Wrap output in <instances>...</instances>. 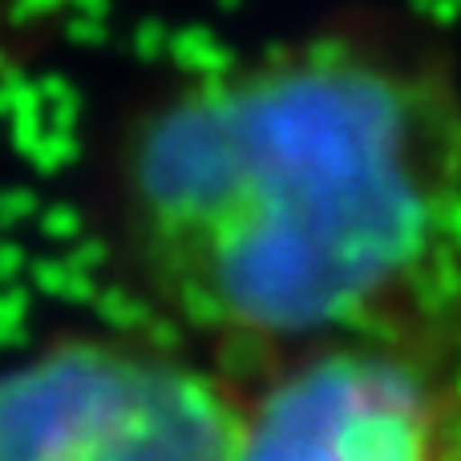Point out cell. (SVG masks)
<instances>
[{
    "label": "cell",
    "instance_id": "6da1fadb",
    "mask_svg": "<svg viewBox=\"0 0 461 461\" xmlns=\"http://www.w3.org/2000/svg\"><path fill=\"white\" fill-rule=\"evenodd\" d=\"M102 207L138 292L219 344L461 360V65L417 16L352 8L146 89Z\"/></svg>",
    "mask_w": 461,
    "mask_h": 461
},
{
    "label": "cell",
    "instance_id": "7a4b0ae2",
    "mask_svg": "<svg viewBox=\"0 0 461 461\" xmlns=\"http://www.w3.org/2000/svg\"><path fill=\"white\" fill-rule=\"evenodd\" d=\"M243 425L227 381L122 332L0 373V461H235Z\"/></svg>",
    "mask_w": 461,
    "mask_h": 461
},
{
    "label": "cell",
    "instance_id": "3957f363",
    "mask_svg": "<svg viewBox=\"0 0 461 461\" xmlns=\"http://www.w3.org/2000/svg\"><path fill=\"white\" fill-rule=\"evenodd\" d=\"M454 365L381 340L303 348L247 409L235 461H461Z\"/></svg>",
    "mask_w": 461,
    "mask_h": 461
}]
</instances>
